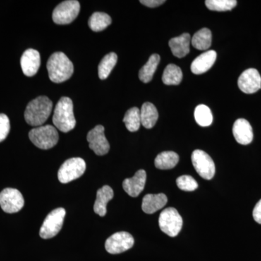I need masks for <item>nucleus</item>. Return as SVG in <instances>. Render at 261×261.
<instances>
[{
  "label": "nucleus",
  "mask_w": 261,
  "mask_h": 261,
  "mask_svg": "<svg viewBox=\"0 0 261 261\" xmlns=\"http://www.w3.org/2000/svg\"><path fill=\"white\" fill-rule=\"evenodd\" d=\"M65 214L66 212L63 207H59L51 211L44 219L39 231L41 238L47 240L56 237L63 227Z\"/></svg>",
  "instance_id": "nucleus-6"
},
{
  "label": "nucleus",
  "mask_w": 261,
  "mask_h": 261,
  "mask_svg": "<svg viewBox=\"0 0 261 261\" xmlns=\"http://www.w3.org/2000/svg\"><path fill=\"white\" fill-rule=\"evenodd\" d=\"M238 87L245 94H253L261 89V76L255 68H249L240 75Z\"/></svg>",
  "instance_id": "nucleus-13"
},
{
  "label": "nucleus",
  "mask_w": 261,
  "mask_h": 261,
  "mask_svg": "<svg viewBox=\"0 0 261 261\" xmlns=\"http://www.w3.org/2000/svg\"><path fill=\"white\" fill-rule=\"evenodd\" d=\"M10 130V120L3 113L0 114V142L4 141L8 137Z\"/></svg>",
  "instance_id": "nucleus-32"
},
{
  "label": "nucleus",
  "mask_w": 261,
  "mask_h": 261,
  "mask_svg": "<svg viewBox=\"0 0 261 261\" xmlns=\"http://www.w3.org/2000/svg\"><path fill=\"white\" fill-rule=\"evenodd\" d=\"M183 225V220L176 209L168 207L160 215L159 226L161 231L171 238L177 236Z\"/></svg>",
  "instance_id": "nucleus-5"
},
{
  "label": "nucleus",
  "mask_w": 261,
  "mask_h": 261,
  "mask_svg": "<svg viewBox=\"0 0 261 261\" xmlns=\"http://www.w3.org/2000/svg\"><path fill=\"white\" fill-rule=\"evenodd\" d=\"M183 78L181 69L177 65L169 64L165 68L162 76L163 83L166 85H178Z\"/></svg>",
  "instance_id": "nucleus-27"
},
{
  "label": "nucleus",
  "mask_w": 261,
  "mask_h": 261,
  "mask_svg": "<svg viewBox=\"0 0 261 261\" xmlns=\"http://www.w3.org/2000/svg\"><path fill=\"white\" fill-rule=\"evenodd\" d=\"M89 148L97 155H105L109 152L110 144L105 135V128L102 125H98L90 130L87 135Z\"/></svg>",
  "instance_id": "nucleus-12"
},
{
  "label": "nucleus",
  "mask_w": 261,
  "mask_h": 261,
  "mask_svg": "<svg viewBox=\"0 0 261 261\" xmlns=\"http://www.w3.org/2000/svg\"><path fill=\"white\" fill-rule=\"evenodd\" d=\"M112 23V19L107 13L96 12L89 19V27L94 32H102Z\"/></svg>",
  "instance_id": "nucleus-25"
},
{
  "label": "nucleus",
  "mask_w": 261,
  "mask_h": 261,
  "mask_svg": "<svg viewBox=\"0 0 261 261\" xmlns=\"http://www.w3.org/2000/svg\"><path fill=\"white\" fill-rule=\"evenodd\" d=\"M253 219L258 224H261V200L255 205L252 212Z\"/></svg>",
  "instance_id": "nucleus-34"
},
{
  "label": "nucleus",
  "mask_w": 261,
  "mask_h": 261,
  "mask_svg": "<svg viewBox=\"0 0 261 261\" xmlns=\"http://www.w3.org/2000/svg\"><path fill=\"white\" fill-rule=\"evenodd\" d=\"M166 3L164 0H141L140 3L148 8H156Z\"/></svg>",
  "instance_id": "nucleus-33"
},
{
  "label": "nucleus",
  "mask_w": 261,
  "mask_h": 261,
  "mask_svg": "<svg viewBox=\"0 0 261 261\" xmlns=\"http://www.w3.org/2000/svg\"><path fill=\"white\" fill-rule=\"evenodd\" d=\"M179 161L178 154L172 151L161 152L154 160L155 167L161 170H168L173 168Z\"/></svg>",
  "instance_id": "nucleus-23"
},
{
  "label": "nucleus",
  "mask_w": 261,
  "mask_h": 261,
  "mask_svg": "<svg viewBox=\"0 0 261 261\" xmlns=\"http://www.w3.org/2000/svg\"><path fill=\"white\" fill-rule=\"evenodd\" d=\"M53 122L55 126L62 132L67 133L73 130L76 124L74 114H73V105L69 97H62L55 108Z\"/></svg>",
  "instance_id": "nucleus-3"
},
{
  "label": "nucleus",
  "mask_w": 261,
  "mask_h": 261,
  "mask_svg": "<svg viewBox=\"0 0 261 261\" xmlns=\"http://www.w3.org/2000/svg\"><path fill=\"white\" fill-rule=\"evenodd\" d=\"M176 185L180 190L183 191L192 192L195 191L198 187V184L196 180L192 176L188 175L180 176L176 179Z\"/></svg>",
  "instance_id": "nucleus-31"
},
{
  "label": "nucleus",
  "mask_w": 261,
  "mask_h": 261,
  "mask_svg": "<svg viewBox=\"0 0 261 261\" xmlns=\"http://www.w3.org/2000/svg\"><path fill=\"white\" fill-rule=\"evenodd\" d=\"M123 121L127 129L130 132H135L140 129L142 125L140 109L137 107L130 108L125 114Z\"/></svg>",
  "instance_id": "nucleus-28"
},
{
  "label": "nucleus",
  "mask_w": 261,
  "mask_h": 261,
  "mask_svg": "<svg viewBox=\"0 0 261 261\" xmlns=\"http://www.w3.org/2000/svg\"><path fill=\"white\" fill-rule=\"evenodd\" d=\"M47 68L49 80L60 84L69 80L73 73V65L64 53H53L47 61Z\"/></svg>",
  "instance_id": "nucleus-2"
},
{
  "label": "nucleus",
  "mask_w": 261,
  "mask_h": 261,
  "mask_svg": "<svg viewBox=\"0 0 261 261\" xmlns=\"http://www.w3.org/2000/svg\"><path fill=\"white\" fill-rule=\"evenodd\" d=\"M217 53L209 50L202 53L194 60L191 64V70L194 74L200 75L211 69L216 62Z\"/></svg>",
  "instance_id": "nucleus-17"
},
{
  "label": "nucleus",
  "mask_w": 261,
  "mask_h": 261,
  "mask_svg": "<svg viewBox=\"0 0 261 261\" xmlns=\"http://www.w3.org/2000/svg\"><path fill=\"white\" fill-rule=\"evenodd\" d=\"M191 37L190 34L185 33L177 37L173 38L169 41V47L173 55L176 58H181L187 56L190 53Z\"/></svg>",
  "instance_id": "nucleus-20"
},
{
  "label": "nucleus",
  "mask_w": 261,
  "mask_h": 261,
  "mask_svg": "<svg viewBox=\"0 0 261 261\" xmlns=\"http://www.w3.org/2000/svg\"><path fill=\"white\" fill-rule=\"evenodd\" d=\"M140 117L142 126L147 129L152 128L159 119V112L157 108L152 103H144L141 108Z\"/></svg>",
  "instance_id": "nucleus-21"
},
{
  "label": "nucleus",
  "mask_w": 261,
  "mask_h": 261,
  "mask_svg": "<svg viewBox=\"0 0 261 261\" xmlns=\"http://www.w3.org/2000/svg\"><path fill=\"white\" fill-rule=\"evenodd\" d=\"M23 195L16 189L6 188L0 192V206L8 214H15L23 208Z\"/></svg>",
  "instance_id": "nucleus-10"
},
{
  "label": "nucleus",
  "mask_w": 261,
  "mask_h": 261,
  "mask_svg": "<svg viewBox=\"0 0 261 261\" xmlns=\"http://www.w3.org/2000/svg\"><path fill=\"white\" fill-rule=\"evenodd\" d=\"M195 121L200 126H209L212 124L213 118L212 112L210 108L205 105H199L195 110Z\"/></svg>",
  "instance_id": "nucleus-29"
},
{
  "label": "nucleus",
  "mask_w": 261,
  "mask_h": 261,
  "mask_svg": "<svg viewBox=\"0 0 261 261\" xmlns=\"http://www.w3.org/2000/svg\"><path fill=\"white\" fill-rule=\"evenodd\" d=\"M87 168L85 161L81 158L67 160L58 171V179L63 184L69 183L81 177Z\"/></svg>",
  "instance_id": "nucleus-7"
},
{
  "label": "nucleus",
  "mask_w": 261,
  "mask_h": 261,
  "mask_svg": "<svg viewBox=\"0 0 261 261\" xmlns=\"http://www.w3.org/2000/svg\"><path fill=\"white\" fill-rule=\"evenodd\" d=\"M238 2L236 0H207L205 5L213 11H229L236 7Z\"/></svg>",
  "instance_id": "nucleus-30"
},
{
  "label": "nucleus",
  "mask_w": 261,
  "mask_h": 261,
  "mask_svg": "<svg viewBox=\"0 0 261 261\" xmlns=\"http://www.w3.org/2000/svg\"><path fill=\"white\" fill-rule=\"evenodd\" d=\"M80 12V3L79 1L68 0L63 2L53 11V21L58 25H67L77 18Z\"/></svg>",
  "instance_id": "nucleus-8"
},
{
  "label": "nucleus",
  "mask_w": 261,
  "mask_h": 261,
  "mask_svg": "<svg viewBox=\"0 0 261 261\" xmlns=\"http://www.w3.org/2000/svg\"><path fill=\"white\" fill-rule=\"evenodd\" d=\"M167 202V197L164 194L161 193L157 194V195L148 194V195H146L142 200V211L145 214H154L163 208V207L166 205Z\"/></svg>",
  "instance_id": "nucleus-18"
},
{
  "label": "nucleus",
  "mask_w": 261,
  "mask_h": 261,
  "mask_svg": "<svg viewBox=\"0 0 261 261\" xmlns=\"http://www.w3.org/2000/svg\"><path fill=\"white\" fill-rule=\"evenodd\" d=\"M114 193L111 187L106 185L99 189L97 192V198L94 205V211L99 216H105L107 213V205L113 198Z\"/></svg>",
  "instance_id": "nucleus-19"
},
{
  "label": "nucleus",
  "mask_w": 261,
  "mask_h": 261,
  "mask_svg": "<svg viewBox=\"0 0 261 261\" xmlns=\"http://www.w3.org/2000/svg\"><path fill=\"white\" fill-rule=\"evenodd\" d=\"M192 162L196 171L205 179L211 180L216 173V166L208 154L200 149H196L192 154Z\"/></svg>",
  "instance_id": "nucleus-9"
},
{
  "label": "nucleus",
  "mask_w": 261,
  "mask_h": 261,
  "mask_svg": "<svg viewBox=\"0 0 261 261\" xmlns=\"http://www.w3.org/2000/svg\"><path fill=\"white\" fill-rule=\"evenodd\" d=\"M212 42V34L210 29L204 28L200 29L194 34L192 39V44L199 50H205L209 49Z\"/></svg>",
  "instance_id": "nucleus-24"
},
{
  "label": "nucleus",
  "mask_w": 261,
  "mask_h": 261,
  "mask_svg": "<svg viewBox=\"0 0 261 261\" xmlns=\"http://www.w3.org/2000/svg\"><path fill=\"white\" fill-rule=\"evenodd\" d=\"M41 65L40 54L34 49H29L24 51L20 58V65L24 74L32 77L37 74Z\"/></svg>",
  "instance_id": "nucleus-14"
},
{
  "label": "nucleus",
  "mask_w": 261,
  "mask_h": 261,
  "mask_svg": "<svg viewBox=\"0 0 261 261\" xmlns=\"http://www.w3.org/2000/svg\"><path fill=\"white\" fill-rule=\"evenodd\" d=\"M29 139L38 148L49 149L53 148L58 144L59 135L56 127L46 125L36 127L30 130Z\"/></svg>",
  "instance_id": "nucleus-4"
},
{
  "label": "nucleus",
  "mask_w": 261,
  "mask_h": 261,
  "mask_svg": "<svg viewBox=\"0 0 261 261\" xmlns=\"http://www.w3.org/2000/svg\"><path fill=\"white\" fill-rule=\"evenodd\" d=\"M232 130L233 137L239 144L249 145L253 140L251 125L244 118H240L234 122Z\"/></svg>",
  "instance_id": "nucleus-16"
},
{
  "label": "nucleus",
  "mask_w": 261,
  "mask_h": 261,
  "mask_svg": "<svg viewBox=\"0 0 261 261\" xmlns=\"http://www.w3.org/2000/svg\"><path fill=\"white\" fill-rule=\"evenodd\" d=\"M135 240L129 233L120 231L113 233L106 240V249L111 254H119L133 247Z\"/></svg>",
  "instance_id": "nucleus-11"
},
{
  "label": "nucleus",
  "mask_w": 261,
  "mask_h": 261,
  "mask_svg": "<svg viewBox=\"0 0 261 261\" xmlns=\"http://www.w3.org/2000/svg\"><path fill=\"white\" fill-rule=\"evenodd\" d=\"M161 58L159 55L153 54L149 57L148 61L139 72V78L143 83H149L153 78L154 72L157 70Z\"/></svg>",
  "instance_id": "nucleus-22"
},
{
  "label": "nucleus",
  "mask_w": 261,
  "mask_h": 261,
  "mask_svg": "<svg viewBox=\"0 0 261 261\" xmlns=\"http://www.w3.org/2000/svg\"><path fill=\"white\" fill-rule=\"evenodd\" d=\"M53 102L46 96H40L33 99L25 108L24 117L30 126H42L50 116Z\"/></svg>",
  "instance_id": "nucleus-1"
},
{
  "label": "nucleus",
  "mask_w": 261,
  "mask_h": 261,
  "mask_svg": "<svg viewBox=\"0 0 261 261\" xmlns=\"http://www.w3.org/2000/svg\"><path fill=\"white\" fill-rule=\"evenodd\" d=\"M118 56L115 53H109L102 58L98 66V75L100 80H106L109 76L113 68L116 66Z\"/></svg>",
  "instance_id": "nucleus-26"
},
{
  "label": "nucleus",
  "mask_w": 261,
  "mask_h": 261,
  "mask_svg": "<svg viewBox=\"0 0 261 261\" xmlns=\"http://www.w3.org/2000/svg\"><path fill=\"white\" fill-rule=\"evenodd\" d=\"M146 180L147 173L145 170H139L133 177L126 178L123 181V190L130 197H137L143 191Z\"/></svg>",
  "instance_id": "nucleus-15"
}]
</instances>
